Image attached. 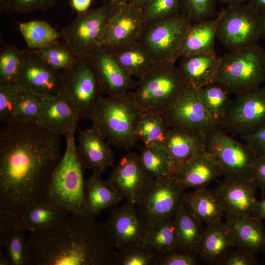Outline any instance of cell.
<instances>
[{
  "mask_svg": "<svg viewBox=\"0 0 265 265\" xmlns=\"http://www.w3.org/2000/svg\"><path fill=\"white\" fill-rule=\"evenodd\" d=\"M60 135L35 122L7 123L0 132V208L19 216L40 197L60 161Z\"/></svg>",
  "mask_w": 265,
  "mask_h": 265,
  "instance_id": "1",
  "label": "cell"
},
{
  "mask_svg": "<svg viewBox=\"0 0 265 265\" xmlns=\"http://www.w3.org/2000/svg\"><path fill=\"white\" fill-rule=\"evenodd\" d=\"M27 265H116L118 251L104 224L68 214L55 225L30 232Z\"/></svg>",
  "mask_w": 265,
  "mask_h": 265,
  "instance_id": "2",
  "label": "cell"
},
{
  "mask_svg": "<svg viewBox=\"0 0 265 265\" xmlns=\"http://www.w3.org/2000/svg\"><path fill=\"white\" fill-rule=\"evenodd\" d=\"M65 153L46 183L38 200L68 214H84L86 208L84 168L79 159L75 135L66 139Z\"/></svg>",
  "mask_w": 265,
  "mask_h": 265,
  "instance_id": "3",
  "label": "cell"
},
{
  "mask_svg": "<svg viewBox=\"0 0 265 265\" xmlns=\"http://www.w3.org/2000/svg\"><path fill=\"white\" fill-rule=\"evenodd\" d=\"M142 110L132 91L103 97L92 115V127L117 148L129 149L138 141L136 129Z\"/></svg>",
  "mask_w": 265,
  "mask_h": 265,
  "instance_id": "4",
  "label": "cell"
},
{
  "mask_svg": "<svg viewBox=\"0 0 265 265\" xmlns=\"http://www.w3.org/2000/svg\"><path fill=\"white\" fill-rule=\"evenodd\" d=\"M137 82V88L132 93L141 110L164 114L188 87L178 66L172 61L159 63Z\"/></svg>",
  "mask_w": 265,
  "mask_h": 265,
  "instance_id": "5",
  "label": "cell"
},
{
  "mask_svg": "<svg viewBox=\"0 0 265 265\" xmlns=\"http://www.w3.org/2000/svg\"><path fill=\"white\" fill-rule=\"evenodd\" d=\"M204 152L218 166L225 177L252 179L258 157L245 142L227 133L219 125L202 132Z\"/></svg>",
  "mask_w": 265,
  "mask_h": 265,
  "instance_id": "6",
  "label": "cell"
},
{
  "mask_svg": "<svg viewBox=\"0 0 265 265\" xmlns=\"http://www.w3.org/2000/svg\"><path fill=\"white\" fill-rule=\"evenodd\" d=\"M265 52L257 44L225 54L215 82L236 96L259 88L265 80Z\"/></svg>",
  "mask_w": 265,
  "mask_h": 265,
  "instance_id": "7",
  "label": "cell"
},
{
  "mask_svg": "<svg viewBox=\"0 0 265 265\" xmlns=\"http://www.w3.org/2000/svg\"><path fill=\"white\" fill-rule=\"evenodd\" d=\"M119 6L106 0L100 6L79 13L60 32V38L78 58H92L103 47L108 20Z\"/></svg>",
  "mask_w": 265,
  "mask_h": 265,
  "instance_id": "8",
  "label": "cell"
},
{
  "mask_svg": "<svg viewBox=\"0 0 265 265\" xmlns=\"http://www.w3.org/2000/svg\"><path fill=\"white\" fill-rule=\"evenodd\" d=\"M61 93L75 108L80 118L91 119L103 93L91 58H79L71 67L61 71Z\"/></svg>",
  "mask_w": 265,
  "mask_h": 265,
  "instance_id": "9",
  "label": "cell"
},
{
  "mask_svg": "<svg viewBox=\"0 0 265 265\" xmlns=\"http://www.w3.org/2000/svg\"><path fill=\"white\" fill-rule=\"evenodd\" d=\"M216 38L230 52L258 44L261 14L248 3L227 6L219 12Z\"/></svg>",
  "mask_w": 265,
  "mask_h": 265,
  "instance_id": "10",
  "label": "cell"
},
{
  "mask_svg": "<svg viewBox=\"0 0 265 265\" xmlns=\"http://www.w3.org/2000/svg\"><path fill=\"white\" fill-rule=\"evenodd\" d=\"M191 25V20L180 13L144 24L138 39L159 62L177 60V54Z\"/></svg>",
  "mask_w": 265,
  "mask_h": 265,
  "instance_id": "11",
  "label": "cell"
},
{
  "mask_svg": "<svg viewBox=\"0 0 265 265\" xmlns=\"http://www.w3.org/2000/svg\"><path fill=\"white\" fill-rule=\"evenodd\" d=\"M184 190L173 175L154 179L136 204L148 232L163 219L175 217L182 203Z\"/></svg>",
  "mask_w": 265,
  "mask_h": 265,
  "instance_id": "12",
  "label": "cell"
},
{
  "mask_svg": "<svg viewBox=\"0 0 265 265\" xmlns=\"http://www.w3.org/2000/svg\"><path fill=\"white\" fill-rule=\"evenodd\" d=\"M265 125V85L236 96L220 127L241 136Z\"/></svg>",
  "mask_w": 265,
  "mask_h": 265,
  "instance_id": "13",
  "label": "cell"
},
{
  "mask_svg": "<svg viewBox=\"0 0 265 265\" xmlns=\"http://www.w3.org/2000/svg\"><path fill=\"white\" fill-rule=\"evenodd\" d=\"M104 224L112 243L119 250L146 243L147 227L135 204L127 201L111 209Z\"/></svg>",
  "mask_w": 265,
  "mask_h": 265,
  "instance_id": "14",
  "label": "cell"
},
{
  "mask_svg": "<svg viewBox=\"0 0 265 265\" xmlns=\"http://www.w3.org/2000/svg\"><path fill=\"white\" fill-rule=\"evenodd\" d=\"M15 83L22 90L41 95H57L62 90V74L28 49L24 50L23 66Z\"/></svg>",
  "mask_w": 265,
  "mask_h": 265,
  "instance_id": "15",
  "label": "cell"
},
{
  "mask_svg": "<svg viewBox=\"0 0 265 265\" xmlns=\"http://www.w3.org/2000/svg\"><path fill=\"white\" fill-rule=\"evenodd\" d=\"M113 167L108 180L127 201L136 204L154 180L142 166L139 154L129 152Z\"/></svg>",
  "mask_w": 265,
  "mask_h": 265,
  "instance_id": "16",
  "label": "cell"
},
{
  "mask_svg": "<svg viewBox=\"0 0 265 265\" xmlns=\"http://www.w3.org/2000/svg\"><path fill=\"white\" fill-rule=\"evenodd\" d=\"M165 115L170 128L202 132L211 126H219L205 108L197 90L189 86Z\"/></svg>",
  "mask_w": 265,
  "mask_h": 265,
  "instance_id": "17",
  "label": "cell"
},
{
  "mask_svg": "<svg viewBox=\"0 0 265 265\" xmlns=\"http://www.w3.org/2000/svg\"><path fill=\"white\" fill-rule=\"evenodd\" d=\"M80 118L77 111L61 93L43 95L40 108L34 122L47 131L63 135H75Z\"/></svg>",
  "mask_w": 265,
  "mask_h": 265,
  "instance_id": "18",
  "label": "cell"
},
{
  "mask_svg": "<svg viewBox=\"0 0 265 265\" xmlns=\"http://www.w3.org/2000/svg\"><path fill=\"white\" fill-rule=\"evenodd\" d=\"M144 24L141 7L128 2L119 6L108 20L103 47L112 48L138 40Z\"/></svg>",
  "mask_w": 265,
  "mask_h": 265,
  "instance_id": "19",
  "label": "cell"
},
{
  "mask_svg": "<svg viewBox=\"0 0 265 265\" xmlns=\"http://www.w3.org/2000/svg\"><path fill=\"white\" fill-rule=\"evenodd\" d=\"M253 179L225 177L215 189L226 212V215L255 216L258 200Z\"/></svg>",
  "mask_w": 265,
  "mask_h": 265,
  "instance_id": "20",
  "label": "cell"
},
{
  "mask_svg": "<svg viewBox=\"0 0 265 265\" xmlns=\"http://www.w3.org/2000/svg\"><path fill=\"white\" fill-rule=\"evenodd\" d=\"M91 58L103 94L119 95L137 88V81L122 68L104 47L101 48Z\"/></svg>",
  "mask_w": 265,
  "mask_h": 265,
  "instance_id": "21",
  "label": "cell"
},
{
  "mask_svg": "<svg viewBox=\"0 0 265 265\" xmlns=\"http://www.w3.org/2000/svg\"><path fill=\"white\" fill-rule=\"evenodd\" d=\"M109 145L92 126L80 131L77 150L84 169L101 175L113 166L114 154Z\"/></svg>",
  "mask_w": 265,
  "mask_h": 265,
  "instance_id": "22",
  "label": "cell"
},
{
  "mask_svg": "<svg viewBox=\"0 0 265 265\" xmlns=\"http://www.w3.org/2000/svg\"><path fill=\"white\" fill-rule=\"evenodd\" d=\"M180 59L178 67L188 86L197 89L215 82L221 62V56L215 51L186 55Z\"/></svg>",
  "mask_w": 265,
  "mask_h": 265,
  "instance_id": "23",
  "label": "cell"
},
{
  "mask_svg": "<svg viewBox=\"0 0 265 265\" xmlns=\"http://www.w3.org/2000/svg\"><path fill=\"white\" fill-rule=\"evenodd\" d=\"M163 147L170 158L173 175L186 163L204 152L202 132L170 128Z\"/></svg>",
  "mask_w": 265,
  "mask_h": 265,
  "instance_id": "24",
  "label": "cell"
},
{
  "mask_svg": "<svg viewBox=\"0 0 265 265\" xmlns=\"http://www.w3.org/2000/svg\"><path fill=\"white\" fill-rule=\"evenodd\" d=\"M235 244L232 231L226 222L220 221L207 225L197 254L208 264L221 265Z\"/></svg>",
  "mask_w": 265,
  "mask_h": 265,
  "instance_id": "25",
  "label": "cell"
},
{
  "mask_svg": "<svg viewBox=\"0 0 265 265\" xmlns=\"http://www.w3.org/2000/svg\"><path fill=\"white\" fill-rule=\"evenodd\" d=\"M26 230L18 216L0 208V246L4 249L10 265H27Z\"/></svg>",
  "mask_w": 265,
  "mask_h": 265,
  "instance_id": "26",
  "label": "cell"
},
{
  "mask_svg": "<svg viewBox=\"0 0 265 265\" xmlns=\"http://www.w3.org/2000/svg\"><path fill=\"white\" fill-rule=\"evenodd\" d=\"M105 48L128 74L138 80L160 63L138 40L114 48Z\"/></svg>",
  "mask_w": 265,
  "mask_h": 265,
  "instance_id": "27",
  "label": "cell"
},
{
  "mask_svg": "<svg viewBox=\"0 0 265 265\" xmlns=\"http://www.w3.org/2000/svg\"><path fill=\"white\" fill-rule=\"evenodd\" d=\"M227 224L234 238L235 247L255 254L265 250V225L255 216L227 214Z\"/></svg>",
  "mask_w": 265,
  "mask_h": 265,
  "instance_id": "28",
  "label": "cell"
},
{
  "mask_svg": "<svg viewBox=\"0 0 265 265\" xmlns=\"http://www.w3.org/2000/svg\"><path fill=\"white\" fill-rule=\"evenodd\" d=\"M173 176L184 189L206 187L212 180L223 176L216 163L203 152L177 171Z\"/></svg>",
  "mask_w": 265,
  "mask_h": 265,
  "instance_id": "29",
  "label": "cell"
},
{
  "mask_svg": "<svg viewBox=\"0 0 265 265\" xmlns=\"http://www.w3.org/2000/svg\"><path fill=\"white\" fill-rule=\"evenodd\" d=\"M182 203L190 213L207 225L222 221L226 215L224 205L215 189L204 187L185 193Z\"/></svg>",
  "mask_w": 265,
  "mask_h": 265,
  "instance_id": "30",
  "label": "cell"
},
{
  "mask_svg": "<svg viewBox=\"0 0 265 265\" xmlns=\"http://www.w3.org/2000/svg\"><path fill=\"white\" fill-rule=\"evenodd\" d=\"M85 196L84 214L94 218L124 198L108 180H103L101 175L94 172L85 179Z\"/></svg>",
  "mask_w": 265,
  "mask_h": 265,
  "instance_id": "31",
  "label": "cell"
},
{
  "mask_svg": "<svg viewBox=\"0 0 265 265\" xmlns=\"http://www.w3.org/2000/svg\"><path fill=\"white\" fill-rule=\"evenodd\" d=\"M220 20L218 13L214 19L191 25L177 54V60L186 55L215 51V40Z\"/></svg>",
  "mask_w": 265,
  "mask_h": 265,
  "instance_id": "32",
  "label": "cell"
},
{
  "mask_svg": "<svg viewBox=\"0 0 265 265\" xmlns=\"http://www.w3.org/2000/svg\"><path fill=\"white\" fill-rule=\"evenodd\" d=\"M179 250L191 254H197L198 243L204 229L203 222L190 213L183 203L178 209L174 217Z\"/></svg>",
  "mask_w": 265,
  "mask_h": 265,
  "instance_id": "33",
  "label": "cell"
},
{
  "mask_svg": "<svg viewBox=\"0 0 265 265\" xmlns=\"http://www.w3.org/2000/svg\"><path fill=\"white\" fill-rule=\"evenodd\" d=\"M170 127L165 114L156 110L142 111L137 129L138 140L145 146H162Z\"/></svg>",
  "mask_w": 265,
  "mask_h": 265,
  "instance_id": "34",
  "label": "cell"
},
{
  "mask_svg": "<svg viewBox=\"0 0 265 265\" xmlns=\"http://www.w3.org/2000/svg\"><path fill=\"white\" fill-rule=\"evenodd\" d=\"M67 215L59 209L38 200L18 216L22 225L33 232L49 228Z\"/></svg>",
  "mask_w": 265,
  "mask_h": 265,
  "instance_id": "35",
  "label": "cell"
},
{
  "mask_svg": "<svg viewBox=\"0 0 265 265\" xmlns=\"http://www.w3.org/2000/svg\"><path fill=\"white\" fill-rule=\"evenodd\" d=\"M199 97L209 115L220 125L233 100L231 94L222 84L214 82L197 89Z\"/></svg>",
  "mask_w": 265,
  "mask_h": 265,
  "instance_id": "36",
  "label": "cell"
},
{
  "mask_svg": "<svg viewBox=\"0 0 265 265\" xmlns=\"http://www.w3.org/2000/svg\"><path fill=\"white\" fill-rule=\"evenodd\" d=\"M19 27L30 50L39 49L60 38V32L45 21L19 23Z\"/></svg>",
  "mask_w": 265,
  "mask_h": 265,
  "instance_id": "37",
  "label": "cell"
},
{
  "mask_svg": "<svg viewBox=\"0 0 265 265\" xmlns=\"http://www.w3.org/2000/svg\"><path fill=\"white\" fill-rule=\"evenodd\" d=\"M139 157L148 174L154 179L173 175L168 154L162 146H145L139 147Z\"/></svg>",
  "mask_w": 265,
  "mask_h": 265,
  "instance_id": "38",
  "label": "cell"
},
{
  "mask_svg": "<svg viewBox=\"0 0 265 265\" xmlns=\"http://www.w3.org/2000/svg\"><path fill=\"white\" fill-rule=\"evenodd\" d=\"M145 243L156 252L179 250L174 218L164 219L149 231Z\"/></svg>",
  "mask_w": 265,
  "mask_h": 265,
  "instance_id": "39",
  "label": "cell"
},
{
  "mask_svg": "<svg viewBox=\"0 0 265 265\" xmlns=\"http://www.w3.org/2000/svg\"><path fill=\"white\" fill-rule=\"evenodd\" d=\"M33 51L46 63L59 71L71 67L79 59L64 42L58 40Z\"/></svg>",
  "mask_w": 265,
  "mask_h": 265,
  "instance_id": "40",
  "label": "cell"
},
{
  "mask_svg": "<svg viewBox=\"0 0 265 265\" xmlns=\"http://www.w3.org/2000/svg\"><path fill=\"white\" fill-rule=\"evenodd\" d=\"M24 61V50L10 45H3L0 51V84L15 83Z\"/></svg>",
  "mask_w": 265,
  "mask_h": 265,
  "instance_id": "41",
  "label": "cell"
},
{
  "mask_svg": "<svg viewBox=\"0 0 265 265\" xmlns=\"http://www.w3.org/2000/svg\"><path fill=\"white\" fill-rule=\"evenodd\" d=\"M42 96L21 90L15 105L11 123L34 122L40 108Z\"/></svg>",
  "mask_w": 265,
  "mask_h": 265,
  "instance_id": "42",
  "label": "cell"
},
{
  "mask_svg": "<svg viewBox=\"0 0 265 265\" xmlns=\"http://www.w3.org/2000/svg\"><path fill=\"white\" fill-rule=\"evenodd\" d=\"M157 253L147 244L132 246L118 251L116 265H157Z\"/></svg>",
  "mask_w": 265,
  "mask_h": 265,
  "instance_id": "43",
  "label": "cell"
},
{
  "mask_svg": "<svg viewBox=\"0 0 265 265\" xmlns=\"http://www.w3.org/2000/svg\"><path fill=\"white\" fill-rule=\"evenodd\" d=\"M141 8L145 23L181 13L180 0H149Z\"/></svg>",
  "mask_w": 265,
  "mask_h": 265,
  "instance_id": "44",
  "label": "cell"
},
{
  "mask_svg": "<svg viewBox=\"0 0 265 265\" xmlns=\"http://www.w3.org/2000/svg\"><path fill=\"white\" fill-rule=\"evenodd\" d=\"M217 0H180L181 13L198 23L212 17Z\"/></svg>",
  "mask_w": 265,
  "mask_h": 265,
  "instance_id": "45",
  "label": "cell"
},
{
  "mask_svg": "<svg viewBox=\"0 0 265 265\" xmlns=\"http://www.w3.org/2000/svg\"><path fill=\"white\" fill-rule=\"evenodd\" d=\"M22 90L15 83L0 84V121L11 123L14 110Z\"/></svg>",
  "mask_w": 265,
  "mask_h": 265,
  "instance_id": "46",
  "label": "cell"
},
{
  "mask_svg": "<svg viewBox=\"0 0 265 265\" xmlns=\"http://www.w3.org/2000/svg\"><path fill=\"white\" fill-rule=\"evenodd\" d=\"M157 265H195L198 263L196 254L180 250L156 252Z\"/></svg>",
  "mask_w": 265,
  "mask_h": 265,
  "instance_id": "47",
  "label": "cell"
},
{
  "mask_svg": "<svg viewBox=\"0 0 265 265\" xmlns=\"http://www.w3.org/2000/svg\"><path fill=\"white\" fill-rule=\"evenodd\" d=\"M57 0H10L9 11L26 14L36 10L45 11L54 6Z\"/></svg>",
  "mask_w": 265,
  "mask_h": 265,
  "instance_id": "48",
  "label": "cell"
},
{
  "mask_svg": "<svg viewBox=\"0 0 265 265\" xmlns=\"http://www.w3.org/2000/svg\"><path fill=\"white\" fill-rule=\"evenodd\" d=\"M231 250L221 265H256L258 264L255 253L248 250L237 248Z\"/></svg>",
  "mask_w": 265,
  "mask_h": 265,
  "instance_id": "49",
  "label": "cell"
},
{
  "mask_svg": "<svg viewBox=\"0 0 265 265\" xmlns=\"http://www.w3.org/2000/svg\"><path fill=\"white\" fill-rule=\"evenodd\" d=\"M241 137L258 157L265 156V125L252 133Z\"/></svg>",
  "mask_w": 265,
  "mask_h": 265,
  "instance_id": "50",
  "label": "cell"
},
{
  "mask_svg": "<svg viewBox=\"0 0 265 265\" xmlns=\"http://www.w3.org/2000/svg\"><path fill=\"white\" fill-rule=\"evenodd\" d=\"M252 179L257 187L264 191L265 189V156L258 157L253 170Z\"/></svg>",
  "mask_w": 265,
  "mask_h": 265,
  "instance_id": "51",
  "label": "cell"
},
{
  "mask_svg": "<svg viewBox=\"0 0 265 265\" xmlns=\"http://www.w3.org/2000/svg\"><path fill=\"white\" fill-rule=\"evenodd\" d=\"M92 0H71V6L78 13L89 9Z\"/></svg>",
  "mask_w": 265,
  "mask_h": 265,
  "instance_id": "52",
  "label": "cell"
},
{
  "mask_svg": "<svg viewBox=\"0 0 265 265\" xmlns=\"http://www.w3.org/2000/svg\"><path fill=\"white\" fill-rule=\"evenodd\" d=\"M255 216L261 219L264 220L265 225V198L263 197L260 201H258Z\"/></svg>",
  "mask_w": 265,
  "mask_h": 265,
  "instance_id": "53",
  "label": "cell"
},
{
  "mask_svg": "<svg viewBox=\"0 0 265 265\" xmlns=\"http://www.w3.org/2000/svg\"><path fill=\"white\" fill-rule=\"evenodd\" d=\"M248 3L260 14L265 12V0H248Z\"/></svg>",
  "mask_w": 265,
  "mask_h": 265,
  "instance_id": "54",
  "label": "cell"
},
{
  "mask_svg": "<svg viewBox=\"0 0 265 265\" xmlns=\"http://www.w3.org/2000/svg\"><path fill=\"white\" fill-rule=\"evenodd\" d=\"M220 3L225 4L227 6H237L243 4L248 0H217Z\"/></svg>",
  "mask_w": 265,
  "mask_h": 265,
  "instance_id": "55",
  "label": "cell"
},
{
  "mask_svg": "<svg viewBox=\"0 0 265 265\" xmlns=\"http://www.w3.org/2000/svg\"><path fill=\"white\" fill-rule=\"evenodd\" d=\"M10 0H0V13L9 11Z\"/></svg>",
  "mask_w": 265,
  "mask_h": 265,
  "instance_id": "56",
  "label": "cell"
},
{
  "mask_svg": "<svg viewBox=\"0 0 265 265\" xmlns=\"http://www.w3.org/2000/svg\"><path fill=\"white\" fill-rule=\"evenodd\" d=\"M260 26L261 37L265 38V12L261 14Z\"/></svg>",
  "mask_w": 265,
  "mask_h": 265,
  "instance_id": "57",
  "label": "cell"
},
{
  "mask_svg": "<svg viewBox=\"0 0 265 265\" xmlns=\"http://www.w3.org/2000/svg\"><path fill=\"white\" fill-rule=\"evenodd\" d=\"M0 265H10L9 260L3 250H0Z\"/></svg>",
  "mask_w": 265,
  "mask_h": 265,
  "instance_id": "58",
  "label": "cell"
},
{
  "mask_svg": "<svg viewBox=\"0 0 265 265\" xmlns=\"http://www.w3.org/2000/svg\"><path fill=\"white\" fill-rule=\"evenodd\" d=\"M149 0H129L128 3L142 7Z\"/></svg>",
  "mask_w": 265,
  "mask_h": 265,
  "instance_id": "59",
  "label": "cell"
},
{
  "mask_svg": "<svg viewBox=\"0 0 265 265\" xmlns=\"http://www.w3.org/2000/svg\"><path fill=\"white\" fill-rule=\"evenodd\" d=\"M111 3L120 6L128 2L129 0H109Z\"/></svg>",
  "mask_w": 265,
  "mask_h": 265,
  "instance_id": "60",
  "label": "cell"
},
{
  "mask_svg": "<svg viewBox=\"0 0 265 265\" xmlns=\"http://www.w3.org/2000/svg\"><path fill=\"white\" fill-rule=\"evenodd\" d=\"M264 62H265V52L264 54Z\"/></svg>",
  "mask_w": 265,
  "mask_h": 265,
  "instance_id": "61",
  "label": "cell"
}]
</instances>
